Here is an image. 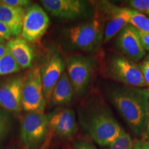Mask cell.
I'll list each match as a JSON object with an SVG mask.
<instances>
[{
  "instance_id": "obj_1",
  "label": "cell",
  "mask_w": 149,
  "mask_h": 149,
  "mask_svg": "<svg viewBox=\"0 0 149 149\" xmlns=\"http://www.w3.org/2000/svg\"><path fill=\"white\" fill-rule=\"evenodd\" d=\"M111 103L137 135L146 130L149 109L148 88L120 86L111 88Z\"/></svg>"
},
{
  "instance_id": "obj_2",
  "label": "cell",
  "mask_w": 149,
  "mask_h": 149,
  "mask_svg": "<svg viewBox=\"0 0 149 149\" xmlns=\"http://www.w3.org/2000/svg\"><path fill=\"white\" fill-rule=\"evenodd\" d=\"M84 126L93 140L102 146H109L120 135L122 128L105 105H97L88 112Z\"/></svg>"
},
{
  "instance_id": "obj_3",
  "label": "cell",
  "mask_w": 149,
  "mask_h": 149,
  "mask_svg": "<svg viewBox=\"0 0 149 149\" xmlns=\"http://www.w3.org/2000/svg\"><path fill=\"white\" fill-rule=\"evenodd\" d=\"M104 26L99 19H91L74 26L64 30L68 46L85 52L95 51L104 42Z\"/></svg>"
},
{
  "instance_id": "obj_4",
  "label": "cell",
  "mask_w": 149,
  "mask_h": 149,
  "mask_svg": "<svg viewBox=\"0 0 149 149\" xmlns=\"http://www.w3.org/2000/svg\"><path fill=\"white\" fill-rule=\"evenodd\" d=\"M48 132V119L44 113H28L21 123V141L23 149H38Z\"/></svg>"
},
{
  "instance_id": "obj_5",
  "label": "cell",
  "mask_w": 149,
  "mask_h": 149,
  "mask_svg": "<svg viewBox=\"0 0 149 149\" xmlns=\"http://www.w3.org/2000/svg\"><path fill=\"white\" fill-rule=\"evenodd\" d=\"M110 76L124 86L143 88L146 86L140 67L124 56L115 55L109 62Z\"/></svg>"
},
{
  "instance_id": "obj_6",
  "label": "cell",
  "mask_w": 149,
  "mask_h": 149,
  "mask_svg": "<svg viewBox=\"0 0 149 149\" xmlns=\"http://www.w3.org/2000/svg\"><path fill=\"white\" fill-rule=\"evenodd\" d=\"M41 3L51 16L65 20L90 17L93 7L81 0H42Z\"/></svg>"
},
{
  "instance_id": "obj_7",
  "label": "cell",
  "mask_w": 149,
  "mask_h": 149,
  "mask_svg": "<svg viewBox=\"0 0 149 149\" xmlns=\"http://www.w3.org/2000/svg\"><path fill=\"white\" fill-rule=\"evenodd\" d=\"M46 104L40 68L36 67L26 75L22 94V109L28 113H44Z\"/></svg>"
},
{
  "instance_id": "obj_8",
  "label": "cell",
  "mask_w": 149,
  "mask_h": 149,
  "mask_svg": "<svg viewBox=\"0 0 149 149\" xmlns=\"http://www.w3.org/2000/svg\"><path fill=\"white\" fill-rule=\"evenodd\" d=\"M95 61L92 57L74 55L67 61V74L74 92L82 94L86 90L94 71Z\"/></svg>"
},
{
  "instance_id": "obj_9",
  "label": "cell",
  "mask_w": 149,
  "mask_h": 149,
  "mask_svg": "<svg viewBox=\"0 0 149 149\" xmlns=\"http://www.w3.org/2000/svg\"><path fill=\"white\" fill-rule=\"evenodd\" d=\"M49 24V17L40 6H30L24 17L22 38L30 42L38 41L45 34Z\"/></svg>"
},
{
  "instance_id": "obj_10",
  "label": "cell",
  "mask_w": 149,
  "mask_h": 149,
  "mask_svg": "<svg viewBox=\"0 0 149 149\" xmlns=\"http://www.w3.org/2000/svg\"><path fill=\"white\" fill-rule=\"evenodd\" d=\"M65 63L61 55L53 52L40 68L43 91L46 104H49L53 89L64 72Z\"/></svg>"
},
{
  "instance_id": "obj_11",
  "label": "cell",
  "mask_w": 149,
  "mask_h": 149,
  "mask_svg": "<svg viewBox=\"0 0 149 149\" xmlns=\"http://www.w3.org/2000/svg\"><path fill=\"white\" fill-rule=\"evenodd\" d=\"M48 130L61 138L72 137L77 132L75 113L71 109H58L46 115Z\"/></svg>"
},
{
  "instance_id": "obj_12",
  "label": "cell",
  "mask_w": 149,
  "mask_h": 149,
  "mask_svg": "<svg viewBox=\"0 0 149 149\" xmlns=\"http://www.w3.org/2000/svg\"><path fill=\"white\" fill-rule=\"evenodd\" d=\"M26 75L7 79L0 86V107L5 111L18 113L22 109V94Z\"/></svg>"
},
{
  "instance_id": "obj_13",
  "label": "cell",
  "mask_w": 149,
  "mask_h": 149,
  "mask_svg": "<svg viewBox=\"0 0 149 149\" xmlns=\"http://www.w3.org/2000/svg\"><path fill=\"white\" fill-rule=\"evenodd\" d=\"M116 47L126 58L135 62L142 59L146 54V51L141 45L139 31L130 24L118 33Z\"/></svg>"
},
{
  "instance_id": "obj_14",
  "label": "cell",
  "mask_w": 149,
  "mask_h": 149,
  "mask_svg": "<svg viewBox=\"0 0 149 149\" xmlns=\"http://www.w3.org/2000/svg\"><path fill=\"white\" fill-rule=\"evenodd\" d=\"M104 7L108 13V22L104 27V42L107 43L122 30L129 24V11L128 8L115 6L107 3Z\"/></svg>"
},
{
  "instance_id": "obj_15",
  "label": "cell",
  "mask_w": 149,
  "mask_h": 149,
  "mask_svg": "<svg viewBox=\"0 0 149 149\" xmlns=\"http://www.w3.org/2000/svg\"><path fill=\"white\" fill-rule=\"evenodd\" d=\"M8 52L21 68H31L34 53L27 41L20 37H15L6 44Z\"/></svg>"
},
{
  "instance_id": "obj_16",
  "label": "cell",
  "mask_w": 149,
  "mask_h": 149,
  "mask_svg": "<svg viewBox=\"0 0 149 149\" xmlns=\"http://www.w3.org/2000/svg\"><path fill=\"white\" fill-rule=\"evenodd\" d=\"M25 13L24 8L8 6L0 1V22L10 29L13 37H17L22 34Z\"/></svg>"
},
{
  "instance_id": "obj_17",
  "label": "cell",
  "mask_w": 149,
  "mask_h": 149,
  "mask_svg": "<svg viewBox=\"0 0 149 149\" xmlns=\"http://www.w3.org/2000/svg\"><path fill=\"white\" fill-rule=\"evenodd\" d=\"M74 90L66 72H64L53 89L50 103L52 106H64L73 98Z\"/></svg>"
},
{
  "instance_id": "obj_18",
  "label": "cell",
  "mask_w": 149,
  "mask_h": 149,
  "mask_svg": "<svg viewBox=\"0 0 149 149\" xmlns=\"http://www.w3.org/2000/svg\"><path fill=\"white\" fill-rule=\"evenodd\" d=\"M129 24L139 32L149 33V18L139 11L129 9Z\"/></svg>"
},
{
  "instance_id": "obj_19",
  "label": "cell",
  "mask_w": 149,
  "mask_h": 149,
  "mask_svg": "<svg viewBox=\"0 0 149 149\" xmlns=\"http://www.w3.org/2000/svg\"><path fill=\"white\" fill-rule=\"evenodd\" d=\"M21 69V67L19 66L9 52L0 57V75L15 73Z\"/></svg>"
},
{
  "instance_id": "obj_20",
  "label": "cell",
  "mask_w": 149,
  "mask_h": 149,
  "mask_svg": "<svg viewBox=\"0 0 149 149\" xmlns=\"http://www.w3.org/2000/svg\"><path fill=\"white\" fill-rule=\"evenodd\" d=\"M107 149H134V143L129 134L122 128L120 135Z\"/></svg>"
},
{
  "instance_id": "obj_21",
  "label": "cell",
  "mask_w": 149,
  "mask_h": 149,
  "mask_svg": "<svg viewBox=\"0 0 149 149\" xmlns=\"http://www.w3.org/2000/svg\"><path fill=\"white\" fill-rule=\"evenodd\" d=\"M10 126V117L6 111L3 109H0V142L8 134Z\"/></svg>"
},
{
  "instance_id": "obj_22",
  "label": "cell",
  "mask_w": 149,
  "mask_h": 149,
  "mask_svg": "<svg viewBox=\"0 0 149 149\" xmlns=\"http://www.w3.org/2000/svg\"><path fill=\"white\" fill-rule=\"evenodd\" d=\"M128 4L134 10L149 15V0H130Z\"/></svg>"
},
{
  "instance_id": "obj_23",
  "label": "cell",
  "mask_w": 149,
  "mask_h": 149,
  "mask_svg": "<svg viewBox=\"0 0 149 149\" xmlns=\"http://www.w3.org/2000/svg\"><path fill=\"white\" fill-rule=\"evenodd\" d=\"M1 2L10 7L24 8V7L31 4V1H28V0H3V1H1Z\"/></svg>"
},
{
  "instance_id": "obj_24",
  "label": "cell",
  "mask_w": 149,
  "mask_h": 149,
  "mask_svg": "<svg viewBox=\"0 0 149 149\" xmlns=\"http://www.w3.org/2000/svg\"><path fill=\"white\" fill-rule=\"evenodd\" d=\"M146 86H149V61H145L139 65Z\"/></svg>"
},
{
  "instance_id": "obj_25",
  "label": "cell",
  "mask_w": 149,
  "mask_h": 149,
  "mask_svg": "<svg viewBox=\"0 0 149 149\" xmlns=\"http://www.w3.org/2000/svg\"><path fill=\"white\" fill-rule=\"evenodd\" d=\"M0 37L4 40H10L13 39V35L10 29L5 24L0 22Z\"/></svg>"
},
{
  "instance_id": "obj_26",
  "label": "cell",
  "mask_w": 149,
  "mask_h": 149,
  "mask_svg": "<svg viewBox=\"0 0 149 149\" xmlns=\"http://www.w3.org/2000/svg\"><path fill=\"white\" fill-rule=\"evenodd\" d=\"M74 149H97L92 143L86 141H77L74 143Z\"/></svg>"
},
{
  "instance_id": "obj_27",
  "label": "cell",
  "mask_w": 149,
  "mask_h": 149,
  "mask_svg": "<svg viewBox=\"0 0 149 149\" xmlns=\"http://www.w3.org/2000/svg\"><path fill=\"white\" fill-rule=\"evenodd\" d=\"M139 34L141 45L145 51H149V33H142L139 31Z\"/></svg>"
},
{
  "instance_id": "obj_28",
  "label": "cell",
  "mask_w": 149,
  "mask_h": 149,
  "mask_svg": "<svg viewBox=\"0 0 149 149\" xmlns=\"http://www.w3.org/2000/svg\"><path fill=\"white\" fill-rule=\"evenodd\" d=\"M53 136H54L53 134L52 133L51 131L48 130L45 141H44V143H43L42 146H41L38 149H49L50 145H51V143L52 141V138H53Z\"/></svg>"
},
{
  "instance_id": "obj_29",
  "label": "cell",
  "mask_w": 149,
  "mask_h": 149,
  "mask_svg": "<svg viewBox=\"0 0 149 149\" xmlns=\"http://www.w3.org/2000/svg\"><path fill=\"white\" fill-rule=\"evenodd\" d=\"M134 149H149V141H137L134 144Z\"/></svg>"
},
{
  "instance_id": "obj_30",
  "label": "cell",
  "mask_w": 149,
  "mask_h": 149,
  "mask_svg": "<svg viewBox=\"0 0 149 149\" xmlns=\"http://www.w3.org/2000/svg\"><path fill=\"white\" fill-rule=\"evenodd\" d=\"M8 52V48H7L6 44H0V57L6 55Z\"/></svg>"
},
{
  "instance_id": "obj_31",
  "label": "cell",
  "mask_w": 149,
  "mask_h": 149,
  "mask_svg": "<svg viewBox=\"0 0 149 149\" xmlns=\"http://www.w3.org/2000/svg\"><path fill=\"white\" fill-rule=\"evenodd\" d=\"M146 130L149 134V109H148V122H147V127H146Z\"/></svg>"
},
{
  "instance_id": "obj_32",
  "label": "cell",
  "mask_w": 149,
  "mask_h": 149,
  "mask_svg": "<svg viewBox=\"0 0 149 149\" xmlns=\"http://www.w3.org/2000/svg\"><path fill=\"white\" fill-rule=\"evenodd\" d=\"M4 42H5V40L0 37V44H4Z\"/></svg>"
},
{
  "instance_id": "obj_33",
  "label": "cell",
  "mask_w": 149,
  "mask_h": 149,
  "mask_svg": "<svg viewBox=\"0 0 149 149\" xmlns=\"http://www.w3.org/2000/svg\"><path fill=\"white\" fill-rule=\"evenodd\" d=\"M146 61H149V55L148 57H147V59H146Z\"/></svg>"
},
{
  "instance_id": "obj_34",
  "label": "cell",
  "mask_w": 149,
  "mask_h": 149,
  "mask_svg": "<svg viewBox=\"0 0 149 149\" xmlns=\"http://www.w3.org/2000/svg\"><path fill=\"white\" fill-rule=\"evenodd\" d=\"M148 91H149V88H148Z\"/></svg>"
}]
</instances>
